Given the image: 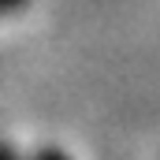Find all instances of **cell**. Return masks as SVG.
<instances>
[{"label":"cell","instance_id":"cell-1","mask_svg":"<svg viewBox=\"0 0 160 160\" xmlns=\"http://www.w3.org/2000/svg\"><path fill=\"white\" fill-rule=\"evenodd\" d=\"M26 0H0V15H11V11H19Z\"/></svg>","mask_w":160,"mask_h":160}]
</instances>
